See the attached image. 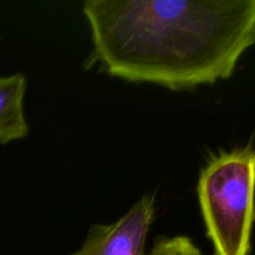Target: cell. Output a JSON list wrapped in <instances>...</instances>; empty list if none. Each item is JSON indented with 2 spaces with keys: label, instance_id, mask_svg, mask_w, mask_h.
<instances>
[{
  "label": "cell",
  "instance_id": "6da1fadb",
  "mask_svg": "<svg viewBox=\"0 0 255 255\" xmlns=\"http://www.w3.org/2000/svg\"><path fill=\"white\" fill-rule=\"evenodd\" d=\"M82 12L102 70L173 91L229 79L255 44V0H87Z\"/></svg>",
  "mask_w": 255,
  "mask_h": 255
},
{
  "label": "cell",
  "instance_id": "7a4b0ae2",
  "mask_svg": "<svg viewBox=\"0 0 255 255\" xmlns=\"http://www.w3.org/2000/svg\"><path fill=\"white\" fill-rule=\"evenodd\" d=\"M206 233L214 255H249L255 222L253 142L212 157L197 184Z\"/></svg>",
  "mask_w": 255,
  "mask_h": 255
},
{
  "label": "cell",
  "instance_id": "3957f363",
  "mask_svg": "<svg viewBox=\"0 0 255 255\" xmlns=\"http://www.w3.org/2000/svg\"><path fill=\"white\" fill-rule=\"evenodd\" d=\"M154 214V197L146 194L115 223L92 226L81 248L70 255H147L144 247Z\"/></svg>",
  "mask_w": 255,
  "mask_h": 255
},
{
  "label": "cell",
  "instance_id": "277c9868",
  "mask_svg": "<svg viewBox=\"0 0 255 255\" xmlns=\"http://www.w3.org/2000/svg\"><path fill=\"white\" fill-rule=\"evenodd\" d=\"M26 77L22 74L0 76V143L21 139L29 133L24 96Z\"/></svg>",
  "mask_w": 255,
  "mask_h": 255
},
{
  "label": "cell",
  "instance_id": "5b68a950",
  "mask_svg": "<svg viewBox=\"0 0 255 255\" xmlns=\"http://www.w3.org/2000/svg\"><path fill=\"white\" fill-rule=\"evenodd\" d=\"M147 255H203L189 237H162Z\"/></svg>",
  "mask_w": 255,
  "mask_h": 255
}]
</instances>
